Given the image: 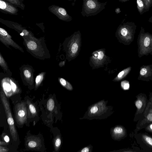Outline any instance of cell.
Instances as JSON below:
<instances>
[{"instance_id": "1", "label": "cell", "mask_w": 152, "mask_h": 152, "mask_svg": "<svg viewBox=\"0 0 152 152\" xmlns=\"http://www.w3.org/2000/svg\"><path fill=\"white\" fill-rule=\"evenodd\" d=\"M137 53L140 58L144 56H152V34L145 32L141 26L137 39Z\"/></svg>"}, {"instance_id": "2", "label": "cell", "mask_w": 152, "mask_h": 152, "mask_svg": "<svg viewBox=\"0 0 152 152\" xmlns=\"http://www.w3.org/2000/svg\"><path fill=\"white\" fill-rule=\"evenodd\" d=\"M107 4V1L101 2L98 0H83L81 14L84 17L95 16L104 10Z\"/></svg>"}, {"instance_id": "3", "label": "cell", "mask_w": 152, "mask_h": 152, "mask_svg": "<svg viewBox=\"0 0 152 152\" xmlns=\"http://www.w3.org/2000/svg\"><path fill=\"white\" fill-rule=\"evenodd\" d=\"M137 26L133 22H127L120 24L118 29L119 36L122 41L129 45L134 40Z\"/></svg>"}, {"instance_id": "4", "label": "cell", "mask_w": 152, "mask_h": 152, "mask_svg": "<svg viewBox=\"0 0 152 152\" xmlns=\"http://www.w3.org/2000/svg\"><path fill=\"white\" fill-rule=\"evenodd\" d=\"M152 123V91L150 92L147 105L141 117L137 121L135 128L130 136L138 133Z\"/></svg>"}, {"instance_id": "5", "label": "cell", "mask_w": 152, "mask_h": 152, "mask_svg": "<svg viewBox=\"0 0 152 152\" xmlns=\"http://www.w3.org/2000/svg\"><path fill=\"white\" fill-rule=\"evenodd\" d=\"M0 97L6 113L11 135L13 141H16L18 139V134L15 127L9 102L4 92L2 91L1 92Z\"/></svg>"}, {"instance_id": "6", "label": "cell", "mask_w": 152, "mask_h": 152, "mask_svg": "<svg viewBox=\"0 0 152 152\" xmlns=\"http://www.w3.org/2000/svg\"><path fill=\"white\" fill-rule=\"evenodd\" d=\"M145 152H152V136L146 132H138L130 135Z\"/></svg>"}, {"instance_id": "7", "label": "cell", "mask_w": 152, "mask_h": 152, "mask_svg": "<svg viewBox=\"0 0 152 152\" xmlns=\"http://www.w3.org/2000/svg\"><path fill=\"white\" fill-rule=\"evenodd\" d=\"M134 104L136 108L133 121L137 122L142 115L148 103V99L146 95L141 93L136 96Z\"/></svg>"}, {"instance_id": "8", "label": "cell", "mask_w": 152, "mask_h": 152, "mask_svg": "<svg viewBox=\"0 0 152 152\" xmlns=\"http://www.w3.org/2000/svg\"><path fill=\"white\" fill-rule=\"evenodd\" d=\"M15 120L18 124L22 125L26 122L27 119V107L24 102L17 103L15 108Z\"/></svg>"}, {"instance_id": "9", "label": "cell", "mask_w": 152, "mask_h": 152, "mask_svg": "<svg viewBox=\"0 0 152 152\" xmlns=\"http://www.w3.org/2000/svg\"><path fill=\"white\" fill-rule=\"evenodd\" d=\"M140 69L138 80L147 82L152 80V64L143 65Z\"/></svg>"}, {"instance_id": "10", "label": "cell", "mask_w": 152, "mask_h": 152, "mask_svg": "<svg viewBox=\"0 0 152 152\" xmlns=\"http://www.w3.org/2000/svg\"><path fill=\"white\" fill-rule=\"evenodd\" d=\"M2 86L4 92L7 97H10L19 92L17 86L11 80L10 82H3Z\"/></svg>"}, {"instance_id": "11", "label": "cell", "mask_w": 152, "mask_h": 152, "mask_svg": "<svg viewBox=\"0 0 152 152\" xmlns=\"http://www.w3.org/2000/svg\"><path fill=\"white\" fill-rule=\"evenodd\" d=\"M26 143L27 147L29 148L36 149L40 146L41 142L40 140L37 137H31L27 139Z\"/></svg>"}, {"instance_id": "12", "label": "cell", "mask_w": 152, "mask_h": 152, "mask_svg": "<svg viewBox=\"0 0 152 152\" xmlns=\"http://www.w3.org/2000/svg\"><path fill=\"white\" fill-rule=\"evenodd\" d=\"M113 134L116 139H121L126 137V130L122 126H116L113 129Z\"/></svg>"}, {"instance_id": "13", "label": "cell", "mask_w": 152, "mask_h": 152, "mask_svg": "<svg viewBox=\"0 0 152 152\" xmlns=\"http://www.w3.org/2000/svg\"><path fill=\"white\" fill-rule=\"evenodd\" d=\"M132 68L131 66H129L123 69L118 74L114 80L115 81H119L125 77L131 71Z\"/></svg>"}, {"instance_id": "14", "label": "cell", "mask_w": 152, "mask_h": 152, "mask_svg": "<svg viewBox=\"0 0 152 152\" xmlns=\"http://www.w3.org/2000/svg\"><path fill=\"white\" fill-rule=\"evenodd\" d=\"M137 10L140 15L146 12V7L143 0H136Z\"/></svg>"}, {"instance_id": "15", "label": "cell", "mask_w": 152, "mask_h": 152, "mask_svg": "<svg viewBox=\"0 0 152 152\" xmlns=\"http://www.w3.org/2000/svg\"><path fill=\"white\" fill-rule=\"evenodd\" d=\"M59 80L61 85L67 89L69 90H72L73 89V87L70 83L64 78H61Z\"/></svg>"}, {"instance_id": "16", "label": "cell", "mask_w": 152, "mask_h": 152, "mask_svg": "<svg viewBox=\"0 0 152 152\" xmlns=\"http://www.w3.org/2000/svg\"><path fill=\"white\" fill-rule=\"evenodd\" d=\"M27 104L30 113L33 116H35L37 114V111L34 105L28 100L27 101Z\"/></svg>"}, {"instance_id": "17", "label": "cell", "mask_w": 152, "mask_h": 152, "mask_svg": "<svg viewBox=\"0 0 152 152\" xmlns=\"http://www.w3.org/2000/svg\"><path fill=\"white\" fill-rule=\"evenodd\" d=\"M55 103L54 100L52 98H50L47 103V109L49 111H52L54 108Z\"/></svg>"}, {"instance_id": "18", "label": "cell", "mask_w": 152, "mask_h": 152, "mask_svg": "<svg viewBox=\"0 0 152 152\" xmlns=\"http://www.w3.org/2000/svg\"><path fill=\"white\" fill-rule=\"evenodd\" d=\"M61 144V140L59 136H57L54 141L55 149L57 151L60 147Z\"/></svg>"}, {"instance_id": "19", "label": "cell", "mask_w": 152, "mask_h": 152, "mask_svg": "<svg viewBox=\"0 0 152 152\" xmlns=\"http://www.w3.org/2000/svg\"><path fill=\"white\" fill-rule=\"evenodd\" d=\"M121 86L122 88L125 90H128L130 86L129 82L126 80L122 81L121 83Z\"/></svg>"}, {"instance_id": "20", "label": "cell", "mask_w": 152, "mask_h": 152, "mask_svg": "<svg viewBox=\"0 0 152 152\" xmlns=\"http://www.w3.org/2000/svg\"><path fill=\"white\" fill-rule=\"evenodd\" d=\"M146 7V12L148 11L152 6V0H143Z\"/></svg>"}, {"instance_id": "21", "label": "cell", "mask_w": 152, "mask_h": 152, "mask_svg": "<svg viewBox=\"0 0 152 152\" xmlns=\"http://www.w3.org/2000/svg\"><path fill=\"white\" fill-rule=\"evenodd\" d=\"M27 46L29 49L31 50L35 49L37 47L36 43L35 42L32 41L28 43Z\"/></svg>"}, {"instance_id": "22", "label": "cell", "mask_w": 152, "mask_h": 152, "mask_svg": "<svg viewBox=\"0 0 152 152\" xmlns=\"http://www.w3.org/2000/svg\"><path fill=\"white\" fill-rule=\"evenodd\" d=\"M78 49V45L76 43H74L71 47V51L73 53H76Z\"/></svg>"}, {"instance_id": "23", "label": "cell", "mask_w": 152, "mask_h": 152, "mask_svg": "<svg viewBox=\"0 0 152 152\" xmlns=\"http://www.w3.org/2000/svg\"><path fill=\"white\" fill-rule=\"evenodd\" d=\"M144 129L146 131L152 134V123L148 124Z\"/></svg>"}, {"instance_id": "24", "label": "cell", "mask_w": 152, "mask_h": 152, "mask_svg": "<svg viewBox=\"0 0 152 152\" xmlns=\"http://www.w3.org/2000/svg\"><path fill=\"white\" fill-rule=\"evenodd\" d=\"M98 110V108L96 105H94L91 108L90 110V113L92 114L96 113Z\"/></svg>"}, {"instance_id": "25", "label": "cell", "mask_w": 152, "mask_h": 152, "mask_svg": "<svg viewBox=\"0 0 152 152\" xmlns=\"http://www.w3.org/2000/svg\"><path fill=\"white\" fill-rule=\"evenodd\" d=\"M42 79V76L40 75H37L36 77L35 82L37 85H38L40 83Z\"/></svg>"}, {"instance_id": "26", "label": "cell", "mask_w": 152, "mask_h": 152, "mask_svg": "<svg viewBox=\"0 0 152 152\" xmlns=\"http://www.w3.org/2000/svg\"><path fill=\"white\" fill-rule=\"evenodd\" d=\"M104 56V53L102 51H100L98 52V55L97 56V59L99 60L102 59Z\"/></svg>"}, {"instance_id": "27", "label": "cell", "mask_w": 152, "mask_h": 152, "mask_svg": "<svg viewBox=\"0 0 152 152\" xmlns=\"http://www.w3.org/2000/svg\"><path fill=\"white\" fill-rule=\"evenodd\" d=\"M24 75L27 78H29L31 76L30 72L28 70H25L23 72Z\"/></svg>"}, {"instance_id": "28", "label": "cell", "mask_w": 152, "mask_h": 152, "mask_svg": "<svg viewBox=\"0 0 152 152\" xmlns=\"http://www.w3.org/2000/svg\"><path fill=\"white\" fill-rule=\"evenodd\" d=\"M8 151V149L4 148V147H1V146L0 147V152H7Z\"/></svg>"}, {"instance_id": "29", "label": "cell", "mask_w": 152, "mask_h": 152, "mask_svg": "<svg viewBox=\"0 0 152 152\" xmlns=\"http://www.w3.org/2000/svg\"><path fill=\"white\" fill-rule=\"evenodd\" d=\"M4 139L7 142H8L10 140L9 137L7 135H6L4 136Z\"/></svg>"}, {"instance_id": "30", "label": "cell", "mask_w": 152, "mask_h": 152, "mask_svg": "<svg viewBox=\"0 0 152 152\" xmlns=\"http://www.w3.org/2000/svg\"><path fill=\"white\" fill-rule=\"evenodd\" d=\"M89 149L88 147H86L83 148L81 151L82 152H88L89 151Z\"/></svg>"}, {"instance_id": "31", "label": "cell", "mask_w": 152, "mask_h": 152, "mask_svg": "<svg viewBox=\"0 0 152 152\" xmlns=\"http://www.w3.org/2000/svg\"><path fill=\"white\" fill-rule=\"evenodd\" d=\"M115 12L117 14H118L121 12L119 8H117L115 10Z\"/></svg>"}, {"instance_id": "32", "label": "cell", "mask_w": 152, "mask_h": 152, "mask_svg": "<svg viewBox=\"0 0 152 152\" xmlns=\"http://www.w3.org/2000/svg\"><path fill=\"white\" fill-rule=\"evenodd\" d=\"M69 1H73L72 2V6H74L75 5V2L77 0H68Z\"/></svg>"}, {"instance_id": "33", "label": "cell", "mask_w": 152, "mask_h": 152, "mask_svg": "<svg viewBox=\"0 0 152 152\" xmlns=\"http://www.w3.org/2000/svg\"><path fill=\"white\" fill-rule=\"evenodd\" d=\"M130 0H118L119 1L121 2H125Z\"/></svg>"}, {"instance_id": "34", "label": "cell", "mask_w": 152, "mask_h": 152, "mask_svg": "<svg viewBox=\"0 0 152 152\" xmlns=\"http://www.w3.org/2000/svg\"><path fill=\"white\" fill-rule=\"evenodd\" d=\"M148 22L152 23V16L149 19Z\"/></svg>"}]
</instances>
